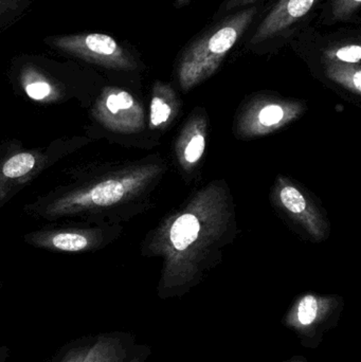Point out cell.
<instances>
[{
	"mask_svg": "<svg viewBox=\"0 0 361 362\" xmlns=\"http://www.w3.org/2000/svg\"><path fill=\"white\" fill-rule=\"evenodd\" d=\"M322 51V59L326 63L360 64L361 47L360 40H336L330 42Z\"/></svg>",
	"mask_w": 361,
	"mask_h": 362,
	"instance_id": "obj_9",
	"label": "cell"
},
{
	"mask_svg": "<svg viewBox=\"0 0 361 362\" xmlns=\"http://www.w3.org/2000/svg\"><path fill=\"white\" fill-rule=\"evenodd\" d=\"M260 1H264V0H225L220 4V8H218L215 16H214V19L220 18V17L225 16V15L230 14V13L235 12V11L239 10V8L251 6V4Z\"/></svg>",
	"mask_w": 361,
	"mask_h": 362,
	"instance_id": "obj_18",
	"label": "cell"
},
{
	"mask_svg": "<svg viewBox=\"0 0 361 362\" xmlns=\"http://www.w3.org/2000/svg\"><path fill=\"white\" fill-rule=\"evenodd\" d=\"M6 354H2L1 353V349H0V362H2L4 361V357H6Z\"/></svg>",
	"mask_w": 361,
	"mask_h": 362,
	"instance_id": "obj_25",
	"label": "cell"
},
{
	"mask_svg": "<svg viewBox=\"0 0 361 362\" xmlns=\"http://www.w3.org/2000/svg\"><path fill=\"white\" fill-rule=\"evenodd\" d=\"M150 346H134L133 353H131V357H129L127 362H146L148 357L150 356Z\"/></svg>",
	"mask_w": 361,
	"mask_h": 362,
	"instance_id": "obj_22",
	"label": "cell"
},
{
	"mask_svg": "<svg viewBox=\"0 0 361 362\" xmlns=\"http://www.w3.org/2000/svg\"><path fill=\"white\" fill-rule=\"evenodd\" d=\"M194 0H173V6L175 8H184L192 4Z\"/></svg>",
	"mask_w": 361,
	"mask_h": 362,
	"instance_id": "obj_23",
	"label": "cell"
},
{
	"mask_svg": "<svg viewBox=\"0 0 361 362\" xmlns=\"http://www.w3.org/2000/svg\"><path fill=\"white\" fill-rule=\"evenodd\" d=\"M320 2L321 0H279L254 30L250 46H267L288 37Z\"/></svg>",
	"mask_w": 361,
	"mask_h": 362,
	"instance_id": "obj_4",
	"label": "cell"
},
{
	"mask_svg": "<svg viewBox=\"0 0 361 362\" xmlns=\"http://www.w3.org/2000/svg\"><path fill=\"white\" fill-rule=\"evenodd\" d=\"M201 223L194 214L182 215L174 221L170 231V240L177 250H186L199 238Z\"/></svg>",
	"mask_w": 361,
	"mask_h": 362,
	"instance_id": "obj_7",
	"label": "cell"
},
{
	"mask_svg": "<svg viewBox=\"0 0 361 362\" xmlns=\"http://www.w3.org/2000/svg\"><path fill=\"white\" fill-rule=\"evenodd\" d=\"M135 346L131 334L114 332L93 339L82 362H127Z\"/></svg>",
	"mask_w": 361,
	"mask_h": 362,
	"instance_id": "obj_6",
	"label": "cell"
},
{
	"mask_svg": "<svg viewBox=\"0 0 361 362\" xmlns=\"http://www.w3.org/2000/svg\"><path fill=\"white\" fill-rule=\"evenodd\" d=\"M280 199H281L282 204L294 214H301L307 209V200H305L304 196L300 193L299 189L290 187V185L284 187L281 189Z\"/></svg>",
	"mask_w": 361,
	"mask_h": 362,
	"instance_id": "obj_13",
	"label": "cell"
},
{
	"mask_svg": "<svg viewBox=\"0 0 361 362\" xmlns=\"http://www.w3.org/2000/svg\"><path fill=\"white\" fill-rule=\"evenodd\" d=\"M205 148L206 140L203 136H194L189 142L186 150H184V158L189 163H197L203 156Z\"/></svg>",
	"mask_w": 361,
	"mask_h": 362,
	"instance_id": "obj_16",
	"label": "cell"
},
{
	"mask_svg": "<svg viewBox=\"0 0 361 362\" xmlns=\"http://www.w3.org/2000/svg\"><path fill=\"white\" fill-rule=\"evenodd\" d=\"M343 310L341 298L305 293L288 308L281 323L296 335L303 348L315 350L326 334L338 325Z\"/></svg>",
	"mask_w": 361,
	"mask_h": 362,
	"instance_id": "obj_2",
	"label": "cell"
},
{
	"mask_svg": "<svg viewBox=\"0 0 361 362\" xmlns=\"http://www.w3.org/2000/svg\"><path fill=\"white\" fill-rule=\"evenodd\" d=\"M283 117V108L277 104H271V105H267L262 108L259 115V120L265 127H271V125L279 123Z\"/></svg>",
	"mask_w": 361,
	"mask_h": 362,
	"instance_id": "obj_17",
	"label": "cell"
},
{
	"mask_svg": "<svg viewBox=\"0 0 361 362\" xmlns=\"http://www.w3.org/2000/svg\"><path fill=\"white\" fill-rule=\"evenodd\" d=\"M260 12L256 4L215 19L193 36L179 55L178 74L182 86L197 84L211 76L249 29Z\"/></svg>",
	"mask_w": 361,
	"mask_h": 362,
	"instance_id": "obj_1",
	"label": "cell"
},
{
	"mask_svg": "<svg viewBox=\"0 0 361 362\" xmlns=\"http://www.w3.org/2000/svg\"><path fill=\"white\" fill-rule=\"evenodd\" d=\"M171 116V107L160 95L153 98L150 104V122L154 127L167 122Z\"/></svg>",
	"mask_w": 361,
	"mask_h": 362,
	"instance_id": "obj_15",
	"label": "cell"
},
{
	"mask_svg": "<svg viewBox=\"0 0 361 362\" xmlns=\"http://www.w3.org/2000/svg\"><path fill=\"white\" fill-rule=\"evenodd\" d=\"M281 362H307V359L305 357L301 356V355H296V356L290 357L288 361Z\"/></svg>",
	"mask_w": 361,
	"mask_h": 362,
	"instance_id": "obj_24",
	"label": "cell"
},
{
	"mask_svg": "<svg viewBox=\"0 0 361 362\" xmlns=\"http://www.w3.org/2000/svg\"><path fill=\"white\" fill-rule=\"evenodd\" d=\"M326 72L333 80L351 87L354 90L360 93L361 70L360 64L326 63Z\"/></svg>",
	"mask_w": 361,
	"mask_h": 362,
	"instance_id": "obj_10",
	"label": "cell"
},
{
	"mask_svg": "<svg viewBox=\"0 0 361 362\" xmlns=\"http://www.w3.org/2000/svg\"><path fill=\"white\" fill-rule=\"evenodd\" d=\"M90 344L91 339H87L84 344L78 341V344H76V346H72V348L67 351L61 362H82Z\"/></svg>",
	"mask_w": 361,
	"mask_h": 362,
	"instance_id": "obj_19",
	"label": "cell"
},
{
	"mask_svg": "<svg viewBox=\"0 0 361 362\" xmlns=\"http://www.w3.org/2000/svg\"><path fill=\"white\" fill-rule=\"evenodd\" d=\"M129 180H108L93 185L87 191L73 193L59 200L54 213L72 212L90 206H107L120 202L129 189Z\"/></svg>",
	"mask_w": 361,
	"mask_h": 362,
	"instance_id": "obj_5",
	"label": "cell"
},
{
	"mask_svg": "<svg viewBox=\"0 0 361 362\" xmlns=\"http://www.w3.org/2000/svg\"><path fill=\"white\" fill-rule=\"evenodd\" d=\"M135 105L133 97L126 91L112 90L105 100V107L112 114H118L120 110H131Z\"/></svg>",
	"mask_w": 361,
	"mask_h": 362,
	"instance_id": "obj_14",
	"label": "cell"
},
{
	"mask_svg": "<svg viewBox=\"0 0 361 362\" xmlns=\"http://www.w3.org/2000/svg\"><path fill=\"white\" fill-rule=\"evenodd\" d=\"M25 93L33 100H42L51 93V86L47 82L36 81L25 86Z\"/></svg>",
	"mask_w": 361,
	"mask_h": 362,
	"instance_id": "obj_20",
	"label": "cell"
},
{
	"mask_svg": "<svg viewBox=\"0 0 361 362\" xmlns=\"http://www.w3.org/2000/svg\"><path fill=\"white\" fill-rule=\"evenodd\" d=\"M35 165V158L28 153L15 155L8 159L2 168V173L6 177L17 178L29 173Z\"/></svg>",
	"mask_w": 361,
	"mask_h": 362,
	"instance_id": "obj_11",
	"label": "cell"
},
{
	"mask_svg": "<svg viewBox=\"0 0 361 362\" xmlns=\"http://www.w3.org/2000/svg\"><path fill=\"white\" fill-rule=\"evenodd\" d=\"M360 8L361 0H328L321 14L322 23H353Z\"/></svg>",
	"mask_w": 361,
	"mask_h": 362,
	"instance_id": "obj_8",
	"label": "cell"
},
{
	"mask_svg": "<svg viewBox=\"0 0 361 362\" xmlns=\"http://www.w3.org/2000/svg\"><path fill=\"white\" fill-rule=\"evenodd\" d=\"M51 244L54 248L61 251H81L88 246V238L80 233L65 232L55 234L51 240Z\"/></svg>",
	"mask_w": 361,
	"mask_h": 362,
	"instance_id": "obj_12",
	"label": "cell"
},
{
	"mask_svg": "<svg viewBox=\"0 0 361 362\" xmlns=\"http://www.w3.org/2000/svg\"><path fill=\"white\" fill-rule=\"evenodd\" d=\"M25 0H0V23L4 19L18 13L19 8H23Z\"/></svg>",
	"mask_w": 361,
	"mask_h": 362,
	"instance_id": "obj_21",
	"label": "cell"
},
{
	"mask_svg": "<svg viewBox=\"0 0 361 362\" xmlns=\"http://www.w3.org/2000/svg\"><path fill=\"white\" fill-rule=\"evenodd\" d=\"M45 42L71 57L114 69H133L135 57L114 37L103 33L51 36Z\"/></svg>",
	"mask_w": 361,
	"mask_h": 362,
	"instance_id": "obj_3",
	"label": "cell"
}]
</instances>
